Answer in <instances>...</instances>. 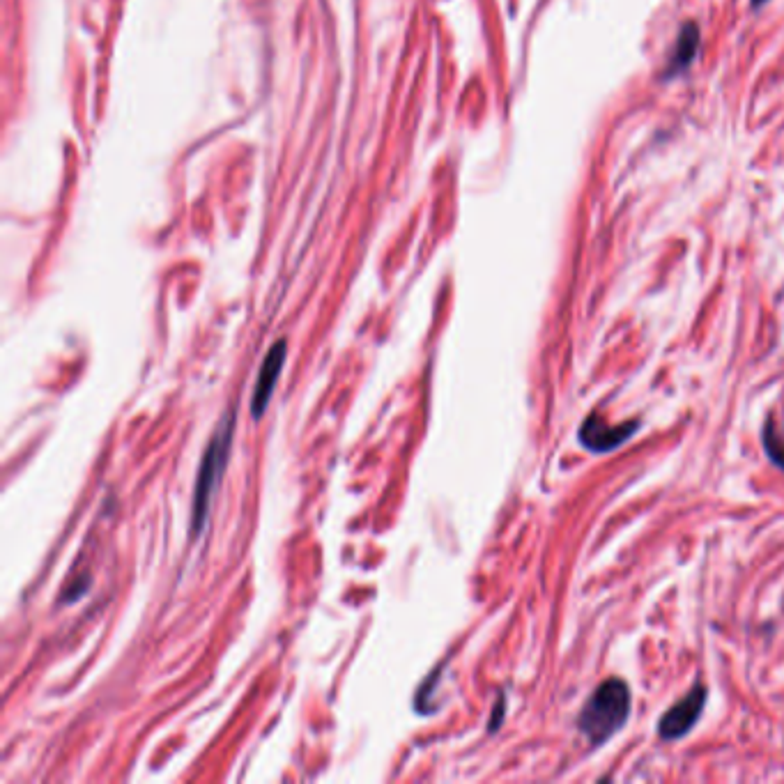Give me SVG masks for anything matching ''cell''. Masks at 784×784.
Wrapping results in <instances>:
<instances>
[{"label":"cell","mask_w":784,"mask_h":784,"mask_svg":"<svg viewBox=\"0 0 784 784\" xmlns=\"http://www.w3.org/2000/svg\"><path fill=\"white\" fill-rule=\"evenodd\" d=\"M630 716V690L621 679H607L594 690L578 718V729L598 748L610 741Z\"/></svg>","instance_id":"obj_1"},{"label":"cell","mask_w":784,"mask_h":784,"mask_svg":"<svg viewBox=\"0 0 784 784\" xmlns=\"http://www.w3.org/2000/svg\"><path fill=\"white\" fill-rule=\"evenodd\" d=\"M233 426L235 417L228 414V417L221 421V426L217 428V433L207 444V451L201 463V472H198L196 479V493H194V513H191V534L198 536L203 532V525L207 520V511H210V499L217 490L221 476H224V467L228 463V453H230V442H233Z\"/></svg>","instance_id":"obj_2"},{"label":"cell","mask_w":784,"mask_h":784,"mask_svg":"<svg viewBox=\"0 0 784 784\" xmlns=\"http://www.w3.org/2000/svg\"><path fill=\"white\" fill-rule=\"evenodd\" d=\"M704 704H706V688L697 683L686 697L679 699V702H676L672 709L660 718L658 722L660 739L676 741L681 739V736H686L690 729L697 725V720L704 711Z\"/></svg>","instance_id":"obj_3"},{"label":"cell","mask_w":784,"mask_h":784,"mask_svg":"<svg viewBox=\"0 0 784 784\" xmlns=\"http://www.w3.org/2000/svg\"><path fill=\"white\" fill-rule=\"evenodd\" d=\"M640 428V421L630 419L619 426H607L601 414H591L580 428V442L584 449L594 453H607L619 449L621 444H626L630 437L635 435V430Z\"/></svg>","instance_id":"obj_4"},{"label":"cell","mask_w":784,"mask_h":784,"mask_svg":"<svg viewBox=\"0 0 784 784\" xmlns=\"http://www.w3.org/2000/svg\"><path fill=\"white\" fill-rule=\"evenodd\" d=\"M286 355H288L286 341L274 343L272 350L267 352L263 366H260L256 391H253V398H251V414L256 419L263 417L267 410L269 398H272L276 382H279V375L283 371V364H286Z\"/></svg>","instance_id":"obj_5"},{"label":"cell","mask_w":784,"mask_h":784,"mask_svg":"<svg viewBox=\"0 0 784 784\" xmlns=\"http://www.w3.org/2000/svg\"><path fill=\"white\" fill-rule=\"evenodd\" d=\"M697 49H699L697 23H686V26L681 28L679 37H676V44H674V51H672V58H670V67H667V76L683 72V69L693 63Z\"/></svg>","instance_id":"obj_6"},{"label":"cell","mask_w":784,"mask_h":784,"mask_svg":"<svg viewBox=\"0 0 784 784\" xmlns=\"http://www.w3.org/2000/svg\"><path fill=\"white\" fill-rule=\"evenodd\" d=\"M764 449L768 453V458H771L773 463L784 472V447H782V442L778 440V435H775L771 419H768L766 426H764Z\"/></svg>","instance_id":"obj_7"},{"label":"cell","mask_w":784,"mask_h":784,"mask_svg":"<svg viewBox=\"0 0 784 784\" xmlns=\"http://www.w3.org/2000/svg\"><path fill=\"white\" fill-rule=\"evenodd\" d=\"M504 702H506V699H504V697H499V704L495 706L493 720H490V725H488L490 732H497V727L502 725V718H504Z\"/></svg>","instance_id":"obj_8"},{"label":"cell","mask_w":784,"mask_h":784,"mask_svg":"<svg viewBox=\"0 0 784 784\" xmlns=\"http://www.w3.org/2000/svg\"><path fill=\"white\" fill-rule=\"evenodd\" d=\"M766 0H752V7H762Z\"/></svg>","instance_id":"obj_9"}]
</instances>
